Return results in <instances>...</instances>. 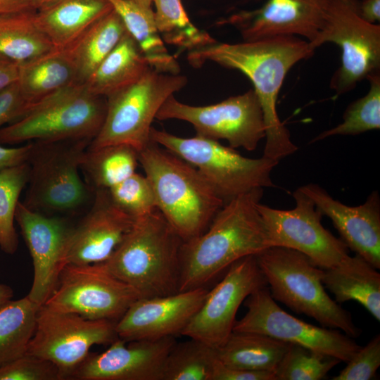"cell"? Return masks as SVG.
Instances as JSON below:
<instances>
[{
    "instance_id": "22",
    "label": "cell",
    "mask_w": 380,
    "mask_h": 380,
    "mask_svg": "<svg viewBox=\"0 0 380 380\" xmlns=\"http://www.w3.org/2000/svg\"><path fill=\"white\" fill-rule=\"evenodd\" d=\"M228 22L244 42L300 35L311 43L318 35L321 11L319 0H267L260 8L234 15Z\"/></svg>"
},
{
    "instance_id": "20",
    "label": "cell",
    "mask_w": 380,
    "mask_h": 380,
    "mask_svg": "<svg viewBox=\"0 0 380 380\" xmlns=\"http://www.w3.org/2000/svg\"><path fill=\"white\" fill-rule=\"evenodd\" d=\"M208 292L201 287L167 296L139 298L116 322L118 337L128 342L181 334Z\"/></svg>"
},
{
    "instance_id": "44",
    "label": "cell",
    "mask_w": 380,
    "mask_h": 380,
    "mask_svg": "<svg viewBox=\"0 0 380 380\" xmlns=\"http://www.w3.org/2000/svg\"><path fill=\"white\" fill-rule=\"evenodd\" d=\"M19 65L0 57V91L18 80Z\"/></svg>"
},
{
    "instance_id": "4",
    "label": "cell",
    "mask_w": 380,
    "mask_h": 380,
    "mask_svg": "<svg viewBox=\"0 0 380 380\" xmlns=\"http://www.w3.org/2000/svg\"><path fill=\"white\" fill-rule=\"evenodd\" d=\"M138 158L158 210L183 241L202 234L224 202L198 170L151 140Z\"/></svg>"
},
{
    "instance_id": "35",
    "label": "cell",
    "mask_w": 380,
    "mask_h": 380,
    "mask_svg": "<svg viewBox=\"0 0 380 380\" xmlns=\"http://www.w3.org/2000/svg\"><path fill=\"white\" fill-rule=\"evenodd\" d=\"M30 176L28 162L0 172V248L14 254L18 246L14 220L20 195L27 184Z\"/></svg>"
},
{
    "instance_id": "12",
    "label": "cell",
    "mask_w": 380,
    "mask_h": 380,
    "mask_svg": "<svg viewBox=\"0 0 380 380\" xmlns=\"http://www.w3.org/2000/svg\"><path fill=\"white\" fill-rule=\"evenodd\" d=\"M156 119L186 121L198 135L224 139L233 148L249 151H254L265 137L262 108L253 89L203 106L182 103L173 94L163 104Z\"/></svg>"
},
{
    "instance_id": "9",
    "label": "cell",
    "mask_w": 380,
    "mask_h": 380,
    "mask_svg": "<svg viewBox=\"0 0 380 380\" xmlns=\"http://www.w3.org/2000/svg\"><path fill=\"white\" fill-rule=\"evenodd\" d=\"M186 83L184 75L150 68L137 81L106 97L103 123L88 148L126 144L140 151L151 141V124L163 104Z\"/></svg>"
},
{
    "instance_id": "32",
    "label": "cell",
    "mask_w": 380,
    "mask_h": 380,
    "mask_svg": "<svg viewBox=\"0 0 380 380\" xmlns=\"http://www.w3.org/2000/svg\"><path fill=\"white\" fill-rule=\"evenodd\" d=\"M39 308L27 296L0 305V367L26 353Z\"/></svg>"
},
{
    "instance_id": "2",
    "label": "cell",
    "mask_w": 380,
    "mask_h": 380,
    "mask_svg": "<svg viewBox=\"0 0 380 380\" xmlns=\"http://www.w3.org/2000/svg\"><path fill=\"white\" fill-rule=\"evenodd\" d=\"M262 190H252L224 203L202 234L183 241L179 292L205 287L238 260L270 247L257 208Z\"/></svg>"
},
{
    "instance_id": "28",
    "label": "cell",
    "mask_w": 380,
    "mask_h": 380,
    "mask_svg": "<svg viewBox=\"0 0 380 380\" xmlns=\"http://www.w3.org/2000/svg\"><path fill=\"white\" fill-rule=\"evenodd\" d=\"M289 345L260 334L232 331L216 353L227 367L274 374Z\"/></svg>"
},
{
    "instance_id": "1",
    "label": "cell",
    "mask_w": 380,
    "mask_h": 380,
    "mask_svg": "<svg viewBox=\"0 0 380 380\" xmlns=\"http://www.w3.org/2000/svg\"><path fill=\"white\" fill-rule=\"evenodd\" d=\"M308 42L296 36H280L238 44L214 42L189 51L187 60L194 67L207 62L236 69L253 84L265 127L263 156L279 160L298 149L288 129L280 120L277 101L289 70L314 53Z\"/></svg>"
},
{
    "instance_id": "34",
    "label": "cell",
    "mask_w": 380,
    "mask_h": 380,
    "mask_svg": "<svg viewBox=\"0 0 380 380\" xmlns=\"http://www.w3.org/2000/svg\"><path fill=\"white\" fill-rule=\"evenodd\" d=\"M157 29L166 43L191 51L215 40L190 21L181 0H153Z\"/></svg>"
},
{
    "instance_id": "26",
    "label": "cell",
    "mask_w": 380,
    "mask_h": 380,
    "mask_svg": "<svg viewBox=\"0 0 380 380\" xmlns=\"http://www.w3.org/2000/svg\"><path fill=\"white\" fill-rule=\"evenodd\" d=\"M127 32L120 15L113 9L64 49L75 70V84H84Z\"/></svg>"
},
{
    "instance_id": "7",
    "label": "cell",
    "mask_w": 380,
    "mask_h": 380,
    "mask_svg": "<svg viewBox=\"0 0 380 380\" xmlns=\"http://www.w3.org/2000/svg\"><path fill=\"white\" fill-rule=\"evenodd\" d=\"M106 98L72 84L32 104L18 120L0 129L1 144L93 139L103 123Z\"/></svg>"
},
{
    "instance_id": "21",
    "label": "cell",
    "mask_w": 380,
    "mask_h": 380,
    "mask_svg": "<svg viewBox=\"0 0 380 380\" xmlns=\"http://www.w3.org/2000/svg\"><path fill=\"white\" fill-rule=\"evenodd\" d=\"M300 189L312 200L321 214L331 220L348 248L379 270L380 198L378 191H373L363 204L348 206L335 200L317 184H308Z\"/></svg>"
},
{
    "instance_id": "33",
    "label": "cell",
    "mask_w": 380,
    "mask_h": 380,
    "mask_svg": "<svg viewBox=\"0 0 380 380\" xmlns=\"http://www.w3.org/2000/svg\"><path fill=\"white\" fill-rule=\"evenodd\" d=\"M175 343L165 360L162 380H212L216 348L189 338Z\"/></svg>"
},
{
    "instance_id": "3",
    "label": "cell",
    "mask_w": 380,
    "mask_h": 380,
    "mask_svg": "<svg viewBox=\"0 0 380 380\" xmlns=\"http://www.w3.org/2000/svg\"><path fill=\"white\" fill-rule=\"evenodd\" d=\"M182 239L156 209L135 220L111 255L103 263L140 298L179 292Z\"/></svg>"
},
{
    "instance_id": "23",
    "label": "cell",
    "mask_w": 380,
    "mask_h": 380,
    "mask_svg": "<svg viewBox=\"0 0 380 380\" xmlns=\"http://www.w3.org/2000/svg\"><path fill=\"white\" fill-rule=\"evenodd\" d=\"M360 255H349L337 265L324 270L322 282L335 301L355 300L380 321V274Z\"/></svg>"
},
{
    "instance_id": "5",
    "label": "cell",
    "mask_w": 380,
    "mask_h": 380,
    "mask_svg": "<svg viewBox=\"0 0 380 380\" xmlns=\"http://www.w3.org/2000/svg\"><path fill=\"white\" fill-rule=\"evenodd\" d=\"M272 298L322 327L338 329L355 338L362 333L350 313L327 293L324 270L305 255L285 247H269L255 255Z\"/></svg>"
},
{
    "instance_id": "24",
    "label": "cell",
    "mask_w": 380,
    "mask_h": 380,
    "mask_svg": "<svg viewBox=\"0 0 380 380\" xmlns=\"http://www.w3.org/2000/svg\"><path fill=\"white\" fill-rule=\"evenodd\" d=\"M112 10L108 0H63L36 11L34 22L55 49H64Z\"/></svg>"
},
{
    "instance_id": "11",
    "label": "cell",
    "mask_w": 380,
    "mask_h": 380,
    "mask_svg": "<svg viewBox=\"0 0 380 380\" xmlns=\"http://www.w3.org/2000/svg\"><path fill=\"white\" fill-rule=\"evenodd\" d=\"M115 323L87 319L43 305L38 309L35 330L26 353L50 361L57 367L63 380L69 379L92 346L110 344L118 338Z\"/></svg>"
},
{
    "instance_id": "40",
    "label": "cell",
    "mask_w": 380,
    "mask_h": 380,
    "mask_svg": "<svg viewBox=\"0 0 380 380\" xmlns=\"http://www.w3.org/2000/svg\"><path fill=\"white\" fill-rule=\"evenodd\" d=\"M346 367L333 380L372 379L380 366V336L377 334L346 362Z\"/></svg>"
},
{
    "instance_id": "29",
    "label": "cell",
    "mask_w": 380,
    "mask_h": 380,
    "mask_svg": "<svg viewBox=\"0 0 380 380\" xmlns=\"http://www.w3.org/2000/svg\"><path fill=\"white\" fill-rule=\"evenodd\" d=\"M73 63L65 49H54L19 65L18 82L30 107L42 99L75 84Z\"/></svg>"
},
{
    "instance_id": "41",
    "label": "cell",
    "mask_w": 380,
    "mask_h": 380,
    "mask_svg": "<svg viewBox=\"0 0 380 380\" xmlns=\"http://www.w3.org/2000/svg\"><path fill=\"white\" fill-rule=\"evenodd\" d=\"M30 104L22 94L18 81L0 91V129L23 116Z\"/></svg>"
},
{
    "instance_id": "38",
    "label": "cell",
    "mask_w": 380,
    "mask_h": 380,
    "mask_svg": "<svg viewBox=\"0 0 380 380\" xmlns=\"http://www.w3.org/2000/svg\"><path fill=\"white\" fill-rule=\"evenodd\" d=\"M108 191L113 201L134 220L158 209L152 186L145 175L134 172Z\"/></svg>"
},
{
    "instance_id": "13",
    "label": "cell",
    "mask_w": 380,
    "mask_h": 380,
    "mask_svg": "<svg viewBox=\"0 0 380 380\" xmlns=\"http://www.w3.org/2000/svg\"><path fill=\"white\" fill-rule=\"evenodd\" d=\"M139 298L132 287L113 275L103 262L67 264L44 305L89 319L117 322Z\"/></svg>"
},
{
    "instance_id": "31",
    "label": "cell",
    "mask_w": 380,
    "mask_h": 380,
    "mask_svg": "<svg viewBox=\"0 0 380 380\" xmlns=\"http://www.w3.org/2000/svg\"><path fill=\"white\" fill-rule=\"evenodd\" d=\"M138 163V151L129 145L87 147L81 160L80 171L94 191L108 189L136 172Z\"/></svg>"
},
{
    "instance_id": "6",
    "label": "cell",
    "mask_w": 380,
    "mask_h": 380,
    "mask_svg": "<svg viewBox=\"0 0 380 380\" xmlns=\"http://www.w3.org/2000/svg\"><path fill=\"white\" fill-rule=\"evenodd\" d=\"M89 139L33 141L28 188L23 203L48 215H74L89 206L94 190L82 180L80 163Z\"/></svg>"
},
{
    "instance_id": "36",
    "label": "cell",
    "mask_w": 380,
    "mask_h": 380,
    "mask_svg": "<svg viewBox=\"0 0 380 380\" xmlns=\"http://www.w3.org/2000/svg\"><path fill=\"white\" fill-rule=\"evenodd\" d=\"M370 83L368 93L350 103L343 122L317 135L312 142L335 135H355L380 128V76L373 74L367 78Z\"/></svg>"
},
{
    "instance_id": "19",
    "label": "cell",
    "mask_w": 380,
    "mask_h": 380,
    "mask_svg": "<svg viewBox=\"0 0 380 380\" xmlns=\"http://www.w3.org/2000/svg\"><path fill=\"white\" fill-rule=\"evenodd\" d=\"M118 338L100 353L89 354L72 372L73 380H162L174 336L127 342Z\"/></svg>"
},
{
    "instance_id": "8",
    "label": "cell",
    "mask_w": 380,
    "mask_h": 380,
    "mask_svg": "<svg viewBox=\"0 0 380 380\" xmlns=\"http://www.w3.org/2000/svg\"><path fill=\"white\" fill-rule=\"evenodd\" d=\"M151 140L196 167L224 204L256 189L274 186L271 172L278 160L249 158L217 140L196 134L181 137L152 127Z\"/></svg>"
},
{
    "instance_id": "14",
    "label": "cell",
    "mask_w": 380,
    "mask_h": 380,
    "mask_svg": "<svg viewBox=\"0 0 380 380\" xmlns=\"http://www.w3.org/2000/svg\"><path fill=\"white\" fill-rule=\"evenodd\" d=\"M247 312L236 321L233 331L266 335L308 348L347 362L360 348L353 338L335 329L306 323L282 310L267 286L258 289L245 300Z\"/></svg>"
},
{
    "instance_id": "39",
    "label": "cell",
    "mask_w": 380,
    "mask_h": 380,
    "mask_svg": "<svg viewBox=\"0 0 380 380\" xmlns=\"http://www.w3.org/2000/svg\"><path fill=\"white\" fill-rule=\"evenodd\" d=\"M0 380H63L49 360L25 353L0 367Z\"/></svg>"
},
{
    "instance_id": "46",
    "label": "cell",
    "mask_w": 380,
    "mask_h": 380,
    "mask_svg": "<svg viewBox=\"0 0 380 380\" xmlns=\"http://www.w3.org/2000/svg\"><path fill=\"white\" fill-rule=\"evenodd\" d=\"M34 11L32 0H0V15Z\"/></svg>"
},
{
    "instance_id": "47",
    "label": "cell",
    "mask_w": 380,
    "mask_h": 380,
    "mask_svg": "<svg viewBox=\"0 0 380 380\" xmlns=\"http://www.w3.org/2000/svg\"><path fill=\"white\" fill-rule=\"evenodd\" d=\"M63 0H32V8L38 12L46 10Z\"/></svg>"
},
{
    "instance_id": "49",
    "label": "cell",
    "mask_w": 380,
    "mask_h": 380,
    "mask_svg": "<svg viewBox=\"0 0 380 380\" xmlns=\"http://www.w3.org/2000/svg\"><path fill=\"white\" fill-rule=\"evenodd\" d=\"M131 1L146 8H151V4L153 3V0H131Z\"/></svg>"
},
{
    "instance_id": "48",
    "label": "cell",
    "mask_w": 380,
    "mask_h": 380,
    "mask_svg": "<svg viewBox=\"0 0 380 380\" xmlns=\"http://www.w3.org/2000/svg\"><path fill=\"white\" fill-rule=\"evenodd\" d=\"M13 296V289L8 285L0 284V305L11 300Z\"/></svg>"
},
{
    "instance_id": "30",
    "label": "cell",
    "mask_w": 380,
    "mask_h": 380,
    "mask_svg": "<svg viewBox=\"0 0 380 380\" xmlns=\"http://www.w3.org/2000/svg\"><path fill=\"white\" fill-rule=\"evenodd\" d=\"M35 11L0 15V57L18 65L56 49L34 22Z\"/></svg>"
},
{
    "instance_id": "16",
    "label": "cell",
    "mask_w": 380,
    "mask_h": 380,
    "mask_svg": "<svg viewBox=\"0 0 380 380\" xmlns=\"http://www.w3.org/2000/svg\"><path fill=\"white\" fill-rule=\"evenodd\" d=\"M267 286L255 255L234 262L210 291L181 334L217 348L233 331L242 303L253 292Z\"/></svg>"
},
{
    "instance_id": "43",
    "label": "cell",
    "mask_w": 380,
    "mask_h": 380,
    "mask_svg": "<svg viewBox=\"0 0 380 380\" xmlns=\"http://www.w3.org/2000/svg\"><path fill=\"white\" fill-rule=\"evenodd\" d=\"M33 141L18 147H5L0 144V172L27 163L33 148Z\"/></svg>"
},
{
    "instance_id": "27",
    "label": "cell",
    "mask_w": 380,
    "mask_h": 380,
    "mask_svg": "<svg viewBox=\"0 0 380 380\" xmlns=\"http://www.w3.org/2000/svg\"><path fill=\"white\" fill-rule=\"evenodd\" d=\"M121 18L127 32L137 43L148 65L156 71L179 74V65L168 52L157 29L151 8L131 0H108Z\"/></svg>"
},
{
    "instance_id": "37",
    "label": "cell",
    "mask_w": 380,
    "mask_h": 380,
    "mask_svg": "<svg viewBox=\"0 0 380 380\" xmlns=\"http://www.w3.org/2000/svg\"><path fill=\"white\" fill-rule=\"evenodd\" d=\"M341 361L298 344L290 343L274 372L276 380H319Z\"/></svg>"
},
{
    "instance_id": "10",
    "label": "cell",
    "mask_w": 380,
    "mask_h": 380,
    "mask_svg": "<svg viewBox=\"0 0 380 380\" xmlns=\"http://www.w3.org/2000/svg\"><path fill=\"white\" fill-rule=\"evenodd\" d=\"M319 3L320 28L309 44L314 50L326 42L340 46L341 65L331 80V88L338 96L369 75L379 73L380 26L360 18L355 0H319Z\"/></svg>"
},
{
    "instance_id": "42",
    "label": "cell",
    "mask_w": 380,
    "mask_h": 380,
    "mask_svg": "<svg viewBox=\"0 0 380 380\" xmlns=\"http://www.w3.org/2000/svg\"><path fill=\"white\" fill-rule=\"evenodd\" d=\"M212 380H276L274 374L270 372L251 371L232 368L215 362Z\"/></svg>"
},
{
    "instance_id": "45",
    "label": "cell",
    "mask_w": 380,
    "mask_h": 380,
    "mask_svg": "<svg viewBox=\"0 0 380 380\" xmlns=\"http://www.w3.org/2000/svg\"><path fill=\"white\" fill-rule=\"evenodd\" d=\"M357 11L364 20L374 23L380 20V0H362L357 2Z\"/></svg>"
},
{
    "instance_id": "17",
    "label": "cell",
    "mask_w": 380,
    "mask_h": 380,
    "mask_svg": "<svg viewBox=\"0 0 380 380\" xmlns=\"http://www.w3.org/2000/svg\"><path fill=\"white\" fill-rule=\"evenodd\" d=\"M15 220L20 227L33 263V281L27 297L41 307L56 289L65 266L70 225L65 217L34 211L20 201Z\"/></svg>"
},
{
    "instance_id": "15",
    "label": "cell",
    "mask_w": 380,
    "mask_h": 380,
    "mask_svg": "<svg viewBox=\"0 0 380 380\" xmlns=\"http://www.w3.org/2000/svg\"><path fill=\"white\" fill-rule=\"evenodd\" d=\"M293 196L296 206L291 210L276 209L260 203L257 205L269 246L297 251L323 270L337 265L348 255V247L323 227V215L300 188Z\"/></svg>"
},
{
    "instance_id": "25",
    "label": "cell",
    "mask_w": 380,
    "mask_h": 380,
    "mask_svg": "<svg viewBox=\"0 0 380 380\" xmlns=\"http://www.w3.org/2000/svg\"><path fill=\"white\" fill-rule=\"evenodd\" d=\"M150 68L127 31L83 85L91 94L106 98L137 81Z\"/></svg>"
},
{
    "instance_id": "18",
    "label": "cell",
    "mask_w": 380,
    "mask_h": 380,
    "mask_svg": "<svg viewBox=\"0 0 380 380\" xmlns=\"http://www.w3.org/2000/svg\"><path fill=\"white\" fill-rule=\"evenodd\" d=\"M135 220L111 199L108 189H96L87 213L70 226L65 253L67 264L87 265L108 259Z\"/></svg>"
}]
</instances>
